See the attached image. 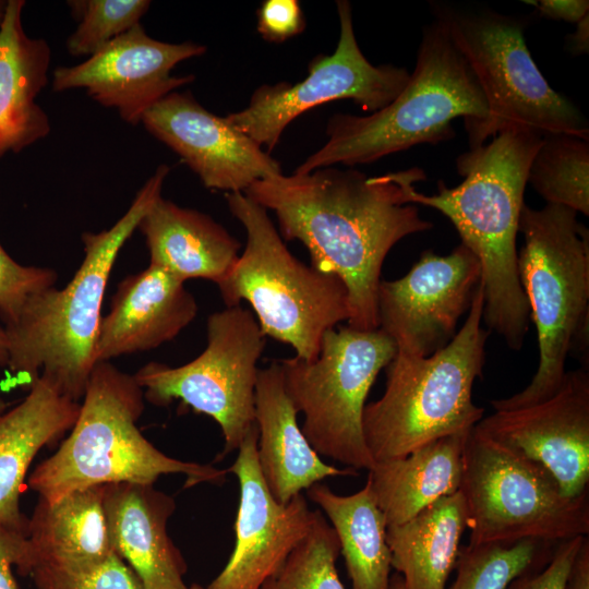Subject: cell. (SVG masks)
<instances>
[{
  "mask_svg": "<svg viewBox=\"0 0 589 589\" xmlns=\"http://www.w3.org/2000/svg\"><path fill=\"white\" fill-rule=\"evenodd\" d=\"M425 179L417 167L375 177L325 167L256 181L244 194L275 213L284 240L305 245L312 267L344 283L348 325L373 330L387 253L405 237L433 227L408 202L410 189Z\"/></svg>",
  "mask_w": 589,
  "mask_h": 589,
  "instance_id": "cell-1",
  "label": "cell"
},
{
  "mask_svg": "<svg viewBox=\"0 0 589 589\" xmlns=\"http://www.w3.org/2000/svg\"><path fill=\"white\" fill-rule=\"evenodd\" d=\"M542 135L509 129L460 154L456 168L464 180L426 195L411 188L408 202L432 207L446 216L461 243L479 260L483 313L489 330L513 350H520L529 328L530 310L517 269L516 237L528 171Z\"/></svg>",
  "mask_w": 589,
  "mask_h": 589,
  "instance_id": "cell-2",
  "label": "cell"
},
{
  "mask_svg": "<svg viewBox=\"0 0 589 589\" xmlns=\"http://www.w3.org/2000/svg\"><path fill=\"white\" fill-rule=\"evenodd\" d=\"M160 165L128 211L107 230L84 232V259L70 283L28 298L16 321L4 326L7 365L29 388L41 375L79 401L94 365L101 304L115 261L154 202L169 173Z\"/></svg>",
  "mask_w": 589,
  "mask_h": 589,
  "instance_id": "cell-3",
  "label": "cell"
},
{
  "mask_svg": "<svg viewBox=\"0 0 589 589\" xmlns=\"http://www.w3.org/2000/svg\"><path fill=\"white\" fill-rule=\"evenodd\" d=\"M486 117V101L473 72L436 17L423 31L414 70L399 95L366 116H332L327 142L294 173L337 164H371L419 144H437L455 136L453 120L464 118L467 129Z\"/></svg>",
  "mask_w": 589,
  "mask_h": 589,
  "instance_id": "cell-4",
  "label": "cell"
},
{
  "mask_svg": "<svg viewBox=\"0 0 589 589\" xmlns=\"http://www.w3.org/2000/svg\"><path fill=\"white\" fill-rule=\"evenodd\" d=\"M82 398L70 435L29 476L28 486L45 502L96 485L154 484L169 473L184 474V488L226 480L227 470L169 457L144 437L136 425L143 389L109 361L94 365Z\"/></svg>",
  "mask_w": 589,
  "mask_h": 589,
  "instance_id": "cell-5",
  "label": "cell"
},
{
  "mask_svg": "<svg viewBox=\"0 0 589 589\" xmlns=\"http://www.w3.org/2000/svg\"><path fill=\"white\" fill-rule=\"evenodd\" d=\"M577 212L556 204H524L519 231L524 245L517 269L538 334L539 364L527 387L491 401L494 410L525 408L561 387L566 361L589 365V232Z\"/></svg>",
  "mask_w": 589,
  "mask_h": 589,
  "instance_id": "cell-6",
  "label": "cell"
},
{
  "mask_svg": "<svg viewBox=\"0 0 589 589\" xmlns=\"http://www.w3.org/2000/svg\"><path fill=\"white\" fill-rule=\"evenodd\" d=\"M483 288L474 292L462 327L429 357L397 352L386 366L385 392L365 405L362 428L374 461L402 458L437 438L470 432L484 409L472 401L490 330L481 326Z\"/></svg>",
  "mask_w": 589,
  "mask_h": 589,
  "instance_id": "cell-7",
  "label": "cell"
},
{
  "mask_svg": "<svg viewBox=\"0 0 589 589\" xmlns=\"http://www.w3.org/2000/svg\"><path fill=\"white\" fill-rule=\"evenodd\" d=\"M226 201L247 232L242 255L217 284L226 306L249 302L265 337L315 359L324 334L349 320L344 283L293 256L267 211L244 193H227Z\"/></svg>",
  "mask_w": 589,
  "mask_h": 589,
  "instance_id": "cell-8",
  "label": "cell"
},
{
  "mask_svg": "<svg viewBox=\"0 0 589 589\" xmlns=\"http://www.w3.org/2000/svg\"><path fill=\"white\" fill-rule=\"evenodd\" d=\"M436 17L446 25L486 101V119L466 129L470 148L509 129L589 140L586 118L550 86L536 64L521 21L490 10L461 12L448 8L437 10Z\"/></svg>",
  "mask_w": 589,
  "mask_h": 589,
  "instance_id": "cell-9",
  "label": "cell"
},
{
  "mask_svg": "<svg viewBox=\"0 0 589 589\" xmlns=\"http://www.w3.org/2000/svg\"><path fill=\"white\" fill-rule=\"evenodd\" d=\"M458 491L470 545L553 543L589 533V493L564 495L541 465L476 426L466 440Z\"/></svg>",
  "mask_w": 589,
  "mask_h": 589,
  "instance_id": "cell-10",
  "label": "cell"
},
{
  "mask_svg": "<svg viewBox=\"0 0 589 589\" xmlns=\"http://www.w3.org/2000/svg\"><path fill=\"white\" fill-rule=\"evenodd\" d=\"M396 353L394 340L382 329L347 325L324 334L315 359L279 361L285 389L304 417L301 430L318 455L354 470L374 466L363 435V410L380 371Z\"/></svg>",
  "mask_w": 589,
  "mask_h": 589,
  "instance_id": "cell-11",
  "label": "cell"
},
{
  "mask_svg": "<svg viewBox=\"0 0 589 589\" xmlns=\"http://www.w3.org/2000/svg\"><path fill=\"white\" fill-rule=\"evenodd\" d=\"M207 344L180 365L148 362L133 374L151 404L173 400L214 419L224 437V458L238 450L255 423L257 362L265 336L254 315L241 305L226 306L206 322Z\"/></svg>",
  "mask_w": 589,
  "mask_h": 589,
  "instance_id": "cell-12",
  "label": "cell"
},
{
  "mask_svg": "<svg viewBox=\"0 0 589 589\" xmlns=\"http://www.w3.org/2000/svg\"><path fill=\"white\" fill-rule=\"evenodd\" d=\"M337 12L340 34L334 53L315 57L301 82L261 85L244 109L225 117L230 125L271 152L288 124L316 106L352 99L374 112L399 95L410 73L393 64H372L356 39L349 1H337Z\"/></svg>",
  "mask_w": 589,
  "mask_h": 589,
  "instance_id": "cell-13",
  "label": "cell"
},
{
  "mask_svg": "<svg viewBox=\"0 0 589 589\" xmlns=\"http://www.w3.org/2000/svg\"><path fill=\"white\" fill-rule=\"evenodd\" d=\"M480 283V262L465 244L444 256L426 250L405 276L380 281L378 328L397 352L429 357L456 335Z\"/></svg>",
  "mask_w": 589,
  "mask_h": 589,
  "instance_id": "cell-14",
  "label": "cell"
},
{
  "mask_svg": "<svg viewBox=\"0 0 589 589\" xmlns=\"http://www.w3.org/2000/svg\"><path fill=\"white\" fill-rule=\"evenodd\" d=\"M205 52V46L191 41L154 39L139 23L82 63L56 68L51 86L53 92L84 88L99 105L136 125L161 98L195 80L193 74L171 75L172 69Z\"/></svg>",
  "mask_w": 589,
  "mask_h": 589,
  "instance_id": "cell-15",
  "label": "cell"
},
{
  "mask_svg": "<svg viewBox=\"0 0 589 589\" xmlns=\"http://www.w3.org/2000/svg\"><path fill=\"white\" fill-rule=\"evenodd\" d=\"M546 469L568 497L589 492V372L566 371L549 399L497 410L476 425Z\"/></svg>",
  "mask_w": 589,
  "mask_h": 589,
  "instance_id": "cell-16",
  "label": "cell"
},
{
  "mask_svg": "<svg viewBox=\"0 0 589 589\" xmlns=\"http://www.w3.org/2000/svg\"><path fill=\"white\" fill-rule=\"evenodd\" d=\"M257 436L255 424L227 469L240 485L236 542L227 564L207 589H261L312 525L313 512L303 494L280 504L268 491L257 462Z\"/></svg>",
  "mask_w": 589,
  "mask_h": 589,
  "instance_id": "cell-17",
  "label": "cell"
},
{
  "mask_svg": "<svg viewBox=\"0 0 589 589\" xmlns=\"http://www.w3.org/2000/svg\"><path fill=\"white\" fill-rule=\"evenodd\" d=\"M141 123L180 156L206 189L244 193L256 181L283 173L276 159L189 92H171Z\"/></svg>",
  "mask_w": 589,
  "mask_h": 589,
  "instance_id": "cell-18",
  "label": "cell"
},
{
  "mask_svg": "<svg viewBox=\"0 0 589 589\" xmlns=\"http://www.w3.org/2000/svg\"><path fill=\"white\" fill-rule=\"evenodd\" d=\"M184 283L152 264L124 277L101 317L96 361L147 351L177 337L199 311Z\"/></svg>",
  "mask_w": 589,
  "mask_h": 589,
  "instance_id": "cell-19",
  "label": "cell"
},
{
  "mask_svg": "<svg viewBox=\"0 0 589 589\" xmlns=\"http://www.w3.org/2000/svg\"><path fill=\"white\" fill-rule=\"evenodd\" d=\"M104 508L116 554L144 589H188L184 560L167 533L175 500L153 484H105Z\"/></svg>",
  "mask_w": 589,
  "mask_h": 589,
  "instance_id": "cell-20",
  "label": "cell"
},
{
  "mask_svg": "<svg viewBox=\"0 0 589 589\" xmlns=\"http://www.w3.org/2000/svg\"><path fill=\"white\" fill-rule=\"evenodd\" d=\"M297 410L284 385L280 363L259 369L255 386L257 462L273 497L287 504L325 478L357 476V470L325 464L298 424Z\"/></svg>",
  "mask_w": 589,
  "mask_h": 589,
  "instance_id": "cell-21",
  "label": "cell"
},
{
  "mask_svg": "<svg viewBox=\"0 0 589 589\" xmlns=\"http://www.w3.org/2000/svg\"><path fill=\"white\" fill-rule=\"evenodd\" d=\"M24 0H8L0 24V158L45 139L50 121L36 98L48 83L51 50L23 26Z\"/></svg>",
  "mask_w": 589,
  "mask_h": 589,
  "instance_id": "cell-22",
  "label": "cell"
},
{
  "mask_svg": "<svg viewBox=\"0 0 589 589\" xmlns=\"http://www.w3.org/2000/svg\"><path fill=\"white\" fill-rule=\"evenodd\" d=\"M80 408L40 375L17 406L0 413V522L27 533L20 509L27 470L44 446L73 428Z\"/></svg>",
  "mask_w": 589,
  "mask_h": 589,
  "instance_id": "cell-23",
  "label": "cell"
},
{
  "mask_svg": "<svg viewBox=\"0 0 589 589\" xmlns=\"http://www.w3.org/2000/svg\"><path fill=\"white\" fill-rule=\"evenodd\" d=\"M149 264L179 279L216 285L238 259L240 242L211 216L159 196L139 223Z\"/></svg>",
  "mask_w": 589,
  "mask_h": 589,
  "instance_id": "cell-24",
  "label": "cell"
},
{
  "mask_svg": "<svg viewBox=\"0 0 589 589\" xmlns=\"http://www.w3.org/2000/svg\"><path fill=\"white\" fill-rule=\"evenodd\" d=\"M104 491L105 485H96L76 490L55 503L39 498L27 525L32 567L45 564L81 570L96 567L116 554Z\"/></svg>",
  "mask_w": 589,
  "mask_h": 589,
  "instance_id": "cell-25",
  "label": "cell"
},
{
  "mask_svg": "<svg viewBox=\"0 0 589 589\" xmlns=\"http://www.w3.org/2000/svg\"><path fill=\"white\" fill-rule=\"evenodd\" d=\"M470 432L447 435L402 458L374 464L368 481L387 527L408 521L459 490L464 449Z\"/></svg>",
  "mask_w": 589,
  "mask_h": 589,
  "instance_id": "cell-26",
  "label": "cell"
},
{
  "mask_svg": "<svg viewBox=\"0 0 589 589\" xmlns=\"http://www.w3.org/2000/svg\"><path fill=\"white\" fill-rule=\"evenodd\" d=\"M466 529L459 491L442 497L408 521L387 527L392 568L401 576L405 589H445Z\"/></svg>",
  "mask_w": 589,
  "mask_h": 589,
  "instance_id": "cell-27",
  "label": "cell"
},
{
  "mask_svg": "<svg viewBox=\"0 0 589 589\" xmlns=\"http://www.w3.org/2000/svg\"><path fill=\"white\" fill-rule=\"evenodd\" d=\"M306 495L326 514L337 534L352 589H389L387 526L370 482L351 495H338L318 482Z\"/></svg>",
  "mask_w": 589,
  "mask_h": 589,
  "instance_id": "cell-28",
  "label": "cell"
},
{
  "mask_svg": "<svg viewBox=\"0 0 589 589\" xmlns=\"http://www.w3.org/2000/svg\"><path fill=\"white\" fill-rule=\"evenodd\" d=\"M527 182L546 204L563 205L589 215V142L567 134H550L528 171Z\"/></svg>",
  "mask_w": 589,
  "mask_h": 589,
  "instance_id": "cell-29",
  "label": "cell"
},
{
  "mask_svg": "<svg viewBox=\"0 0 589 589\" xmlns=\"http://www.w3.org/2000/svg\"><path fill=\"white\" fill-rule=\"evenodd\" d=\"M550 542L520 540L513 543L467 544L455 564L456 577L449 589H507L524 573L544 565Z\"/></svg>",
  "mask_w": 589,
  "mask_h": 589,
  "instance_id": "cell-30",
  "label": "cell"
},
{
  "mask_svg": "<svg viewBox=\"0 0 589 589\" xmlns=\"http://www.w3.org/2000/svg\"><path fill=\"white\" fill-rule=\"evenodd\" d=\"M339 553L334 528L313 510L308 534L261 589H345L336 569Z\"/></svg>",
  "mask_w": 589,
  "mask_h": 589,
  "instance_id": "cell-31",
  "label": "cell"
},
{
  "mask_svg": "<svg viewBox=\"0 0 589 589\" xmlns=\"http://www.w3.org/2000/svg\"><path fill=\"white\" fill-rule=\"evenodd\" d=\"M76 29L67 40L74 57H91L140 23L151 7L148 0H70L67 2Z\"/></svg>",
  "mask_w": 589,
  "mask_h": 589,
  "instance_id": "cell-32",
  "label": "cell"
},
{
  "mask_svg": "<svg viewBox=\"0 0 589 589\" xmlns=\"http://www.w3.org/2000/svg\"><path fill=\"white\" fill-rule=\"evenodd\" d=\"M28 576L37 589H144L140 578L118 554L96 567L81 570L35 564Z\"/></svg>",
  "mask_w": 589,
  "mask_h": 589,
  "instance_id": "cell-33",
  "label": "cell"
},
{
  "mask_svg": "<svg viewBox=\"0 0 589 589\" xmlns=\"http://www.w3.org/2000/svg\"><path fill=\"white\" fill-rule=\"evenodd\" d=\"M57 279L51 268L19 264L0 244V317L4 326L16 321L29 297L53 287Z\"/></svg>",
  "mask_w": 589,
  "mask_h": 589,
  "instance_id": "cell-34",
  "label": "cell"
},
{
  "mask_svg": "<svg viewBox=\"0 0 589 589\" xmlns=\"http://www.w3.org/2000/svg\"><path fill=\"white\" fill-rule=\"evenodd\" d=\"M586 537L558 542L549 561L515 578L507 589H565L575 557Z\"/></svg>",
  "mask_w": 589,
  "mask_h": 589,
  "instance_id": "cell-35",
  "label": "cell"
},
{
  "mask_svg": "<svg viewBox=\"0 0 589 589\" xmlns=\"http://www.w3.org/2000/svg\"><path fill=\"white\" fill-rule=\"evenodd\" d=\"M304 27L297 0H265L257 10V32L265 40L283 43L302 33Z\"/></svg>",
  "mask_w": 589,
  "mask_h": 589,
  "instance_id": "cell-36",
  "label": "cell"
},
{
  "mask_svg": "<svg viewBox=\"0 0 589 589\" xmlns=\"http://www.w3.org/2000/svg\"><path fill=\"white\" fill-rule=\"evenodd\" d=\"M32 564L27 533L0 522V589H16L12 566L28 576Z\"/></svg>",
  "mask_w": 589,
  "mask_h": 589,
  "instance_id": "cell-37",
  "label": "cell"
},
{
  "mask_svg": "<svg viewBox=\"0 0 589 589\" xmlns=\"http://www.w3.org/2000/svg\"><path fill=\"white\" fill-rule=\"evenodd\" d=\"M524 2L533 5L545 17L568 23L576 24L589 14L588 0H526Z\"/></svg>",
  "mask_w": 589,
  "mask_h": 589,
  "instance_id": "cell-38",
  "label": "cell"
},
{
  "mask_svg": "<svg viewBox=\"0 0 589 589\" xmlns=\"http://www.w3.org/2000/svg\"><path fill=\"white\" fill-rule=\"evenodd\" d=\"M565 589H589V540L585 538L573 563Z\"/></svg>",
  "mask_w": 589,
  "mask_h": 589,
  "instance_id": "cell-39",
  "label": "cell"
},
{
  "mask_svg": "<svg viewBox=\"0 0 589 589\" xmlns=\"http://www.w3.org/2000/svg\"><path fill=\"white\" fill-rule=\"evenodd\" d=\"M567 48L573 55H585L589 50V14L576 23V29L568 35Z\"/></svg>",
  "mask_w": 589,
  "mask_h": 589,
  "instance_id": "cell-40",
  "label": "cell"
},
{
  "mask_svg": "<svg viewBox=\"0 0 589 589\" xmlns=\"http://www.w3.org/2000/svg\"><path fill=\"white\" fill-rule=\"evenodd\" d=\"M7 349H8L7 333L4 328L0 327V356L5 359V364H7V359H8Z\"/></svg>",
  "mask_w": 589,
  "mask_h": 589,
  "instance_id": "cell-41",
  "label": "cell"
},
{
  "mask_svg": "<svg viewBox=\"0 0 589 589\" xmlns=\"http://www.w3.org/2000/svg\"><path fill=\"white\" fill-rule=\"evenodd\" d=\"M389 589H405L402 578L399 574L390 576Z\"/></svg>",
  "mask_w": 589,
  "mask_h": 589,
  "instance_id": "cell-42",
  "label": "cell"
},
{
  "mask_svg": "<svg viewBox=\"0 0 589 589\" xmlns=\"http://www.w3.org/2000/svg\"><path fill=\"white\" fill-rule=\"evenodd\" d=\"M1 364H5V359L3 357L0 356V365ZM9 404L5 402L4 400L0 399V413H2L3 411L7 410Z\"/></svg>",
  "mask_w": 589,
  "mask_h": 589,
  "instance_id": "cell-43",
  "label": "cell"
},
{
  "mask_svg": "<svg viewBox=\"0 0 589 589\" xmlns=\"http://www.w3.org/2000/svg\"><path fill=\"white\" fill-rule=\"evenodd\" d=\"M8 0H0V24L3 19Z\"/></svg>",
  "mask_w": 589,
  "mask_h": 589,
  "instance_id": "cell-44",
  "label": "cell"
},
{
  "mask_svg": "<svg viewBox=\"0 0 589 589\" xmlns=\"http://www.w3.org/2000/svg\"><path fill=\"white\" fill-rule=\"evenodd\" d=\"M188 589H204V588L197 584H193L190 587H188Z\"/></svg>",
  "mask_w": 589,
  "mask_h": 589,
  "instance_id": "cell-45",
  "label": "cell"
}]
</instances>
